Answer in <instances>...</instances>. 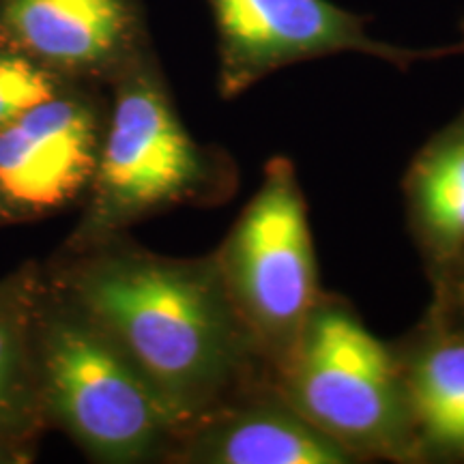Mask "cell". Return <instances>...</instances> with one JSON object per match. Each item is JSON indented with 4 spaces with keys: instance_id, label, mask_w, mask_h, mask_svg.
I'll use <instances>...</instances> for the list:
<instances>
[{
    "instance_id": "obj_1",
    "label": "cell",
    "mask_w": 464,
    "mask_h": 464,
    "mask_svg": "<svg viewBox=\"0 0 464 464\" xmlns=\"http://www.w3.org/2000/svg\"><path fill=\"white\" fill-rule=\"evenodd\" d=\"M44 274L147 379L181 437L246 393L276 385L213 254L160 256L119 235L58 252Z\"/></svg>"
},
{
    "instance_id": "obj_2",
    "label": "cell",
    "mask_w": 464,
    "mask_h": 464,
    "mask_svg": "<svg viewBox=\"0 0 464 464\" xmlns=\"http://www.w3.org/2000/svg\"><path fill=\"white\" fill-rule=\"evenodd\" d=\"M106 130L84 211L61 252H80L181 205L222 198L226 161L200 147L179 119L153 50L110 82Z\"/></svg>"
},
{
    "instance_id": "obj_3",
    "label": "cell",
    "mask_w": 464,
    "mask_h": 464,
    "mask_svg": "<svg viewBox=\"0 0 464 464\" xmlns=\"http://www.w3.org/2000/svg\"><path fill=\"white\" fill-rule=\"evenodd\" d=\"M39 385L48 426L100 462L170 456L181 426L119 346L45 280L37 310Z\"/></svg>"
},
{
    "instance_id": "obj_4",
    "label": "cell",
    "mask_w": 464,
    "mask_h": 464,
    "mask_svg": "<svg viewBox=\"0 0 464 464\" xmlns=\"http://www.w3.org/2000/svg\"><path fill=\"white\" fill-rule=\"evenodd\" d=\"M274 382L307 421L357 458H420L400 359L344 301L321 295Z\"/></svg>"
},
{
    "instance_id": "obj_5",
    "label": "cell",
    "mask_w": 464,
    "mask_h": 464,
    "mask_svg": "<svg viewBox=\"0 0 464 464\" xmlns=\"http://www.w3.org/2000/svg\"><path fill=\"white\" fill-rule=\"evenodd\" d=\"M213 258L276 372L323 295L304 191L286 158L266 161L263 183Z\"/></svg>"
},
{
    "instance_id": "obj_6",
    "label": "cell",
    "mask_w": 464,
    "mask_h": 464,
    "mask_svg": "<svg viewBox=\"0 0 464 464\" xmlns=\"http://www.w3.org/2000/svg\"><path fill=\"white\" fill-rule=\"evenodd\" d=\"M218 31V86L235 100L277 69L295 63L359 52L406 69L426 58L464 52L451 48L411 50L374 39L362 15L329 0H207Z\"/></svg>"
},
{
    "instance_id": "obj_7",
    "label": "cell",
    "mask_w": 464,
    "mask_h": 464,
    "mask_svg": "<svg viewBox=\"0 0 464 464\" xmlns=\"http://www.w3.org/2000/svg\"><path fill=\"white\" fill-rule=\"evenodd\" d=\"M97 86L72 80L0 127V226L37 222L84 198L108 119Z\"/></svg>"
},
{
    "instance_id": "obj_8",
    "label": "cell",
    "mask_w": 464,
    "mask_h": 464,
    "mask_svg": "<svg viewBox=\"0 0 464 464\" xmlns=\"http://www.w3.org/2000/svg\"><path fill=\"white\" fill-rule=\"evenodd\" d=\"M0 44L92 84H110L150 48L138 0H0Z\"/></svg>"
},
{
    "instance_id": "obj_9",
    "label": "cell",
    "mask_w": 464,
    "mask_h": 464,
    "mask_svg": "<svg viewBox=\"0 0 464 464\" xmlns=\"http://www.w3.org/2000/svg\"><path fill=\"white\" fill-rule=\"evenodd\" d=\"M174 460L205 464H351L359 458L277 392L265 385L189 428L174 443Z\"/></svg>"
},
{
    "instance_id": "obj_10",
    "label": "cell",
    "mask_w": 464,
    "mask_h": 464,
    "mask_svg": "<svg viewBox=\"0 0 464 464\" xmlns=\"http://www.w3.org/2000/svg\"><path fill=\"white\" fill-rule=\"evenodd\" d=\"M44 266L22 265L0 280V443L34 454L48 426L39 385L37 310Z\"/></svg>"
},
{
    "instance_id": "obj_11",
    "label": "cell",
    "mask_w": 464,
    "mask_h": 464,
    "mask_svg": "<svg viewBox=\"0 0 464 464\" xmlns=\"http://www.w3.org/2000/svg\"><path fill=\"white\" fill-rule=\"evenodd\" d=\"M400 368L420 456L464 458V327L437 312Z\"/></svg>"
},
{
    "instance_id": "obj_12",
    "label": "cell",
    "mask_w": 464,
    "mask_h": 464,
    "mask_svg": "<svg viewBox=\"0 0 464 464\" xmlns=\"http://www.w3.org/2000/svg\"><path fill=\"white\" fill-rule=\"evenodd\" d=\"M404 189L417 239L445 277L464 260V114L417 155Z\"/></svg>"
},
{
    "instance_id": "obj_13",
    "label": "cell",
    "mask_w": 464,
    "mask_h": 464,
    "mask_svg": "<svg viewBox=\"0 0 464 464\" xmlns=\"http://www.w3.org/2000/svg\"><path fill=\"white\" fill-rule=\"evenodd\" d=\"M67 82L72 80L0 44V127L45 102Z\"/></svg>"
},
{
    "instance_id": "obj_14",
    "label": "cell",
    "mask_w": 464,
    "mask_h": 464,
    "mask_svg": "<svg viewBox=\"0 0 464 464\" xmlns=\"http://www.w3.org/2000/svg\"><path fill=\"white\" fill-rule=\"evenodd\" d=\"M443 284L448 290L440 297V307L437 312L448 321L464 327V260L451 274L443 277Z\"/></svg>"
},
{
    "instance_id": "obj_15",
    "label": "cell",
    "mask_w": 464,
    "mask_h": 464,
    "mask_svg": "<svg viewBox=\"0 0 464 464\" xmlns=\"http://www.w3.org/2000/svg\"><path fill=\"white\" fill-rule=\"evenodd\" d=\"M33 451L26 450H17L11 448V445H3L0 443V464H20V462H28L33 460Z\"/></svg>"
},
{
    "instance_id": "obj_16",
    "label": "cell",
    "mask_w": 464,
    "mask_h": 464,
    "mask_svg": "<svg viewBox=\"0 0 464 464\" xmlns=\"http://www.w3.org/2000/svg\"><path fill=\"white\" fill-rule=\"evenodd\" d=\"M462 28H464V26H462Z\"/></svg>"
}]
</instances>
